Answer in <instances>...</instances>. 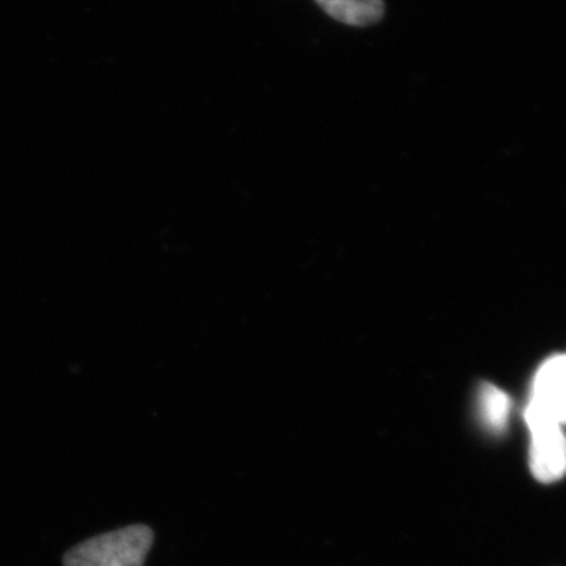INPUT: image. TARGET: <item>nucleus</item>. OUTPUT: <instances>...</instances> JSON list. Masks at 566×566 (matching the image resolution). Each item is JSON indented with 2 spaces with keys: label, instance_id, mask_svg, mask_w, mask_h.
Listing matches in <instances>:
<instances>
[{
  "label": "nucleus",
  "instance_id": "nucleus-5",
  "mask_svg": "<svg viewBox=\"0 0 566 566\" xmlns=\"http://www.w3.org/2000/svg\"><path fill=\"white\" fill-rule=\"evenodd\" d=\"M335 21L346 25H371L385 17L382 0H315Z\"/></svg>",
  "mask_w": 566,
  "mask_h": 566
},
{
  "label": "nucleus",
  "instance_id": "nucleus-1",
  "mask_svg": "<svg viewBox=\"0 0 566 566\" xmlns=\"http://www.w3.org/2000/svg\"><path fill=\"white\" fill-rule=\"evenodd\" d=\"M151 545V528L137 524L95 536L74 546L63 557V565L144 566Z\"/></svg>",
  "mask_w": 566,
  "mask_h": 566
},
{
  "label": "nucleus",
  "instance_id": "nucleus-3",
  "mask_svg": "<svg viewBox=\"0 0 566 566\" xmlns=\"http://www.w3.org/2000/svg\"><path fill=\"white\" fill-rule=\"evenodd\" d=\"M527 405L565 427L566 354L551 357L538 368Z\"/></svg>",
  "mask_w": 566,
  "mask_h": 566
},
{
  "label": "nucleus",
  "instance_id": "nucleus-4",
  "mask_svg": "<svg viewBox=\"0 0 566 566\" xmlns=\"http://www.w3.org/2000/svg\"><path fill=\"white\" fill-rule=\"evenodd\" d=\"M513 401L505 390L491 382H483L476 394V415L488 433L502 436L509 428Z\"/></svg>",
  "mask_w": 566,
  "mask_h": 566
},
{
  "label": "nucleus",
  "instance_id": "nucleus-2",
  "mask_svg": "<svg viewBox=\"0 0 566 566\" xmlns=\"http://www.w3.org/2000/svg\"><path fill=\"white\" fill-rule=\"evenodd\" d=\"M528 431H531V471L542 483H554L566 474V436L564 427L526 406L524 411Z\"/></svg>",
  "mask_w": 566,
  "mask_h": 566
}]
</instances>
